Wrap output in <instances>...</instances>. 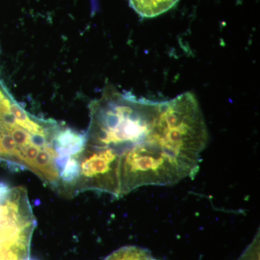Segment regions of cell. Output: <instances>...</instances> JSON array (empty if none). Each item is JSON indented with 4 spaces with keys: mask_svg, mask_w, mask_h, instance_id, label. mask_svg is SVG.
Here are the masks:
<instances>
[{
    "mask_svg": "<svg viewBox=\"0 0 260 260\" xmlns=\"http://www.w3.org/2000/svg\"><path fill=\"white\" fill-rule=\"evenodd\" d=\"M89 110L74 158L73 197L93 191L120 198L141 186L192 179L199 171L208 130L192 93L153 102L107 86Z\"/></svg>",
    "mask_w": 260,
    "mask_h": 260,
    "instance_id": "6da1fadb",
    "label": "cell"
},
{
    "mask_svg": "<svg viewBox=\"0 0 260 260\" xmlns=\"http://www.w3.org/2000/svg\"><path fill=\"white\" fill-rule=\"evenodd\" d=\"M79 143L80 133L64 123L25 110L0 78V162L34 173L59 193Z\"/></svg>",
    "mask_w": 260,
    "mask_h": 260,
    "instance_id": "7a4b0ae2",
    "label": "cell"
},
{
    "mask_svg": "<svg viewBox=\"0 0 260 260\" xmlns=\"http://www.w3.org/2000/svg\"><path fill=\"white\" fill-rule=\"evenodd\" d=\"M37 225L26 189L0 182V260H32Z\"/></svg>",
    "mask_w": 260,
    "mask_h": 260,
    "instance_id": "3957f363",
    "label": "cell"
},
{
    "mask_svg": "<svg viewBox=\"0 0 260 260\" xmlns=\"http://www.w3.org/2000/svg\"><path fill=\"white\" fill-rule=\"evenodd\" d=\"M179 0H129V5L142 18H152L174 8Z\"/></svg>",
    "mask_w": 260,
    "mask_h": 260,
    "instance_id": "277c9868",
    "label": "cell"
},
{
    "mask_svg": "<svg viewBox=\"0 0 260 260\" xmlns=\"http://www.w3.org/2000/svg\"><path fill=\"white\" fill-rule=\"evenodd\" d=\"M239 260H259V239L251 244Z\"/></svg>",
    "mask_w": 260,
    "mask_h": 260,
    "instance_id": "5b68a950",
    "label": "cell"
},
{
    "mask_svg": "<svg viewBox=\"0 0 260 260\" xmlns=\"http://www.w3.org/2000/svg\"><path fill=\"white\" fill-rule=\"evenodd\" d=\"M153 260H156V259H153Z\"/></svg>",
    "mask_w": 260,
    "mask_h": 260,
    "instance_id": "8992f818",
    "label": "cell"
}]
</instances>
